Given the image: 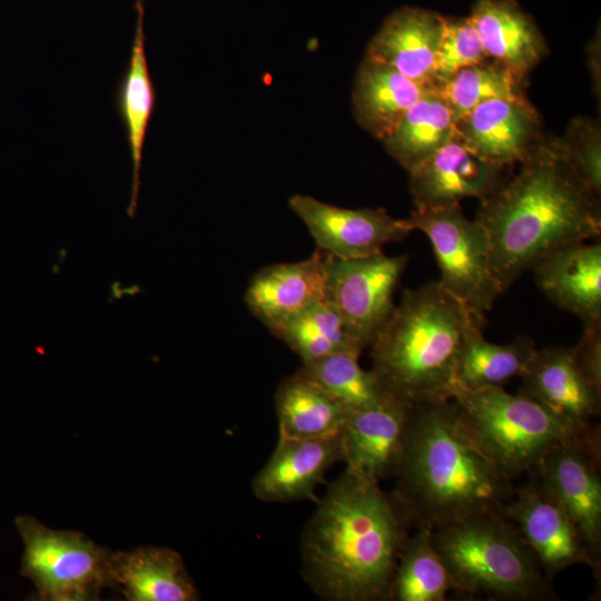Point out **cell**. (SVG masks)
Here are the masks:
<instances>
[{
    "instance_id": "obj_14",
    "label": "cell",
    "mask_w": 601,
    "mask_h": 601,
    "mask_svg": "<svg viewBox=\"0 0 601 601\" xmlns=\"http://www.w3.org/2000/svg\"><path fill=\"white\" fill-rule=\"evenodd\" d=\"M454 138L497 166L523 161L543 139L541 119L525 98L484 101L455 122Z\"/></svg>"
},
{
    "instance_id": "obj_5",
    "label": "cell",
    "mask_w": 601,
    "mask_h": 601,
    "mask_svg": "<svg viewBox=\"0 0 601 601\" xmlns=\"http://www.w3.org/2000/svg\"><path fill=\"white\" fill-rule=\"evenodd\" d=\"M452 591L503 601L560 600L510 520L481 512L432 530Z\"/></svg>"
},
{
    "instance_id": "obj_16",
    "label": "cell",
    "mask_w": 601,
    "mask_h": 601,
    "mask_svg": "<svg viewBox=\"0 0 601 601\" xmlns=\"http://www.w3.org/2000/svg\"><path fill=\"white\" fill-rule=\"evenodd\" d=\"M503 169L481 159L453 138L408 173L415 210L460 205L469 197L483 199L504 181Z\"/></svg>"
},
{
    "instance_id": "obj_9",
    "label": "cell",
    "mask_w": 601,
    "mask_h": 601,
    "mask_svg": "<svg viewBox=\"0 0 601 601\" xmlns=\"http://www.w3.org/2000/svg\"><path fill=\"white\" fill-rule=\"evenodd\" d=\"M407 263L406 255L383 252L346 260L326 254V298L363 349L371 346L393 313L394 290Z\"/></svg>"
},
{
    "instance_id": "obj_11",
    "label": "cell",
    "mask_w": 601,
    "mask_h": 601,
    "mask_svg": "<svg viewBox=\"0 0 601 601\" xmlns=\"http://www.w3.org/2000/svg\"><path fill=\"white\" fill-rule=\"evenodd\" d=\"M563 508L594 564L601 570L600 445L568 440L553 446L534 469Z\"/></svg>"
},
{
    "instance_id": "obj_6",
    "label": "cell",
    "mask_w": 601,
    "mask_h": 601,
    "mask_svg": "<svg viewBox=\"0 0 601 601\" xmlns=\"http://www.w3.org/2000/svg\"><path fill=\"white\" fill-rule=\"evenodd\" d=\"M452 398L486 454L510 480L535 469L556 444L578 440L546 408L521 393L456 386Z\"/></svg>"
},
{
    "instance_id": "obj_32",
    "label": "cell",
    "mask_w": 601,
    "mask_h": 601,
    "mask_svg": "<svg viewBox=\"0 0 601 601\" xmlns=\"http://www.w3.org/2000/svg\"><path fill=\"white\" fill-rule=\"evenodd\" d=\"M563 159L594 196H601V127L590 117L571 120L564 136L552 138Z\"/></svg>"
},
{
    "instance_id": "obj_21",
    "label": "cell",
    "mask_w": 601,
    "mask_h": 601,
    "mask_svg": "<svg viewBox=\"0 0 601 601\" xmlns=\"http://www.w3.org/2000/svg\"><path fill=\"white\" fill-rule=\"evenodd\" d=\"M469 20L487 57L522 81L548 52L536 23L514 0H477Z\"/></svg>"
},
{
    "instance_id": "obj_10",
    "label": "cell",
    "mask_w": 601,
    "mask_h": 601,
    "mask_svg": "<svg viewBox=\"0 0 601 601\" xmlns=\"http://www.w3.org/2000/svg\"><path fill=\"white\" fill-rule=\"evenodd\" d=\"M519 393L546 408L575 439L600 444L601 390L592 385L574 361L571 347L535 349L520 374Z\"/></svg>"
},
{
    "instance_id": "obj_4",
    "label": "cell",
    "mask_w": 601,
    "mask_h": 601,
    "mask_svg": "<svg viewBox=\"0 0 601 601\" xmlns=\"http://www.w3.org/2000/svg\"><path fill=\"white\" fill-rule=\"evenodd\" d=\"M484 326L436 282L405 289L371 344L372 371L384 390L412 405L452 398L465 334Z\"/></svg>"
},
{
    "instance_id": "obj_17",
    "label": "cell",
    "mask_w": 601,
    "mask_h": 601,
    "mask_svg": "<svg viewBox=\"0 0 601 601\" xmlns=\"http://www.w3.org/2000/svg\"><path fill=\"white\" fill-rule=\"evenodd\" d=\"M339 461L341 434L307 440L278 439L272 456L253 477L252 492L256 499L269 503L316 502V487Z\"/></svg>"
},
{
    "instance_id": "obj_22",
    "label": "cell",
    "mask_w": 601,
    "mask_h": 601,
    "mask_svg": "<svg viewBox=\"0 0 601 601\" xmlns=\"http://www.w3.org/2000/svg\"><path fill=\"white\" fill-rule=\"evenodd\" d=\"M112 588L129 601H196L198 590L181 555L171 549L141 546L112 552Z\"/></svg>"
},
{
    "instance_id": "obj_29",
    "label": "cell",
    "mask_w": 601,
    "mask_h": 601,
    "mask_svg": "<svg viewBox=\"0 0 601 601\" xmlns=\"http://www.w3.org/2000/svg\"><path fill=\"white\" fill-rule=\"evenodd\" d=\"M400 554L392 585V601H444L452 583L432 542V530L416 528Z\"/></svg>"
},
{
    "instance_id": "obj_20",
    "label": "cell",
    "mask_w": 601,
    "mask_h": 601,
    "mask_svg": "<svg viewBox=\"0 0 601 601\" xmlns=\"http://www.w3.org/2000/svg\"><path fill=\"white\" fill-rule=\"evenodd\" d=\"M542 293L583 325L601 323V244L572 243L559 247L531 268Z\"/></svg>"
},
{
    "instance_id": "obj_15",
    "label": "cell",
    "mask_w": 601,
    "mask_h": 601,
    "mask_svg": "<svg viewBox=\"0 0 601 601\" xmlns=\"http://www.w3.org/2000/svg\"><path fill=\"white\" fill-rule=\"evenodd\" d=\"M413 405L391 396L349 413L341 432L346 469L374 482L394 477L401 462Z\"/></svg>"
},
{
    "instance_id": "obj_3",
    "label": "cell",
    "mask_w": 601,
    "mask_h": 601,
    "mask_svg": "<svg viewBox=\"0 0 601 601\" xmlns=\"http://www.w3.org/2000/svg\"><path fill=\"white\" fill-rule=\"evenodd\" d=\"M392 491L413 526L434 530L500 514L514 486L486 454L453 398L413 405Z\"/></svg>"
},
{
    "instance_id": "obj_24",
    "label": "cell",
    "mask_w": 601,
    "mask_h": 601,
    "mask_svg": "<svg viewBox=\"0 0 601 601\" xmlns=\"http://www.w3.org/2000/svg\"><path fill=\"white\" fill-rule=\"evenodd\" d=\"M431 88L393 67L364 58L353 89L355 118L364 130L383 140Z\"/></svg>"
},
{
    "instance_id": "obj_31",
    "label": "cell",
    "mask_w": 601,
    "mask_h": 601,
    "mask_svg": "<svg viewBox=\"0 0 601 601\" xmlns=\"http://www.w3.org/2000/svg\"><path fill=\"white\" fill-rule=\"evenodd\" d=\"M524 81L492 59L464 67L437 87L456 122L477 105L497 98H525Z\"/></svg>"
},
{
    "instance_id": "obj_25",
    "label": "cell",
    "mask_w": 601,
    "mask_h": 601,
    "mask_svg": "<svg viewBox=\"0 0 601 601\" xmlns=\"http://www.w3.org/2000/svg\"><path fill=\"white\" fill-rule=\"evenodd\" d=\"M278 439L307 440L341 434L348 413L318 384L296 372L274 394Z\"/></svg>"
},
{
    "instance_id": "obj_30",
    "label": "cell",
    "mask_w": 601,
    "mask_h": 601,
    "mask_svg": "<svg viewBox=\"0 0 601 601\" xmlns=\"http://www.w3.org/2000/svg\"><path fill=\"white\" fill-rule=\"evenodd\" d=\"M359 355L335 353L303 364L297 372L318 384L349 414L376 406L392 396L372 370L359 365Z\"/></svg>"
},
{
    "instance_id": "obj_1",
    "label": "cell",
    "mask_w": 601,
    "mask_h": 601,
    "mask_svg": "<svg viewBox=\"0 0 601 601\" xmlns=\"http://www.w3.org/2000/svg\"><path fill=\"white\" fill-rule=\"evenodd\" d=\"M413 524L393 493L345 467L300 534V574L325 601H392Z\"/></svg>"
},
{
    "instance_id": "obj_34",
    "label": "cell",
    "mask_w": 601,
    "mask_h": 601,
    "mask_svg": "<svg viewBox=\"0 0 601 601\" xmlns=\"http://www.w3.org/2000/svg\"><path fill=\"white\" fill-rule=\"evenodd\" d=\"M571 349L583 375L601 390V323L584 324L582 335Z\"/></svg>"
},
{
    "instance_id": "obj_27",
    "label": "cell",
    "mask_w": 601,
    "mask_h": 601,
    "mask_svg": "<svg viewBox=\"0 0 601 601\" xmlns=\"http://www.w3.org/2000/svg\"><path fill=\"white\" fill-rule=\"evenodd\" d=\"M482 328L483 325L473 324L465 334L457 361L456 386L503 387L511 378L520 376L536 349L534 341L525 335L509 344L491 343Z\"/></svg>"
},
{
    "instance_id": "obj_2",
    "label": "cell",
    "mask_w": 601,
    "mask_h": 601,
    "mask_svg": "<svg viewBox=\"0 0 601 601\" xmlns=\"http://www.w3.org/2000/svg\"><path fill=\"white\" fill-rule=\"evenodd\" d=\"M516 175L481 199L475 219L486 230L492 269L505 292L550 252L601 235L600 198L544 138Z\"/></svg>"
},
{
    "instance_id": "obj_19",
    "label": "cell",
    "mask_w": 601,
    "mask_h": 601,
    "mask_svg": "<svg viewBox=\"0 0 601 601\" xmlns=\"http://www.w3.org/2000/svg\"><path fill=\"white\" fill-rule=\"evenodd\" d=\"M445 20L434 11L400 8L373 36L365 59L393 67L421 85L435 87L434 62Z\"/></svg>"
},
{
    "instance_id": "obj_26",
    "label": "cell",
    "mask_w": 601,
    "mask_h": 601,
    "mask_svg": "<svg viewBox=\"0 0 601 601\" xmlns=\"http://www.w3.org/2000/svg\"><path fill=\"white\" fill-rule=\"evenodd\" d=\"M455 122L437 87L428 89L382 140L387 152L408 173L454 138Z\"/></svg>"
},
{
    "instance_id": "obj_28",
    "label": "cell",
    "mask_w": 601,
    "mask_h": 601,
    "mask_svg": "<svg viewBox=\"0 0 601 601\" xmlns=\"http://www.w3.org/2000/svg\"><path fill=\"white\" fill-rule=\"evenodd\" d=\"M272 334L297 354L303 364L339 352L361 354L363 351L327 298L289 318Z\"/></svg>"
},
{
    "instance_id": "obj_12",
    "label": "cell",
    "mask_w": 601,
    "mask_h": 601,
    "mask_svg": "<svg viewBox=\"0 0 601 601\" xmlns=\"http://www.w3.org/2000/svg\"><path fill=\"white\" fill-rule=\"evenodd\" d=\"M528 483L514 487L500 514L518 528L534 553L545 578L552 582L561 571L594 564L570 518L533 469Z\"/></svg>"
},
{
    "instance_id": "obj_8",
    "label": "cell",
    "mask_w": 601,
    "mask_h": 601,
    "mask_svg": "<svg viewBox=\"0 0 601 601\" xmlns=\"http://www.w3.org/2000/svg\"><path fill=\"white\" fill-rule=\"evenodd\" d=\"M404 220L411 231L421 230L430 239L442 287L485 321V313L503 289L492 269L490 240L483 225L469 219L461 205L414 210Z\"/></svg>"
},
{
    "instance_id": "obj_23",
    "label": "cell",
    "mask_w": 601,
    "mask_h": 601,
    "mask_svg": "<svg viewBox=\"0 0 601 601\" xmlns=\"http://www.w3.org/2000/svg\"><path fill=\"white\" fill-rule=\"evenodd\" d=\"M136 27L130 56L116 89V107L122 121L132 162L131 193L127 214L135 216L140 188L142 150L150 118L156 106V91L149 73L144 33V6L136 4Z\"/></svg>"
},
{
    "instance_id": "obj_33",
    "label": "cell",
    "mask_w": 601,
    "mask_h": 601,
    "mask_svg": "<svg viewBox=\"0 0 601 601\" xmlns=\"http://www.w3.org/2000/svg\"><path fill=\"white\" fill-rule=\"evenodd\" d=\"M487 59L469 18L446 19L434 62L435 87H440L460 69Z\"/></svg>"
},
{
    "instance_id": "obj_13",
    "label": "cell",
    "mask_w": 601,
    "mask_h": 601,
    "mask_svg": "<svg viewBox=\"0 0 601 601\" xmlns=\"http://www.w3.org/2000/svg\"><path fill=\"white\" fill-rule=\"evenodd\" d=\"M321 250L338 259H357L382 253L384 245L401 240L411 230L383 208L349 209L306 195L288 200Z\"/></svg>"
},
{
    "instance_id": "obj_7",
    "label": "cell",
    "mask_w": 601,
    "mask_h": 601,
    "mask_svg": "<svg viewBox=\"0 0 601 601\" xmlns=\"http://www.w3.org/2000/svg\"><path fill=\"white\" fill-rule=\"evenodd\" d=\"M16 525L24 543L20 573L35 583L39 600H98L104 588H112L111 551L83 533L53 530L29 515H19Z\"/></svg>"
},
{
    "instance_id": "obj_35",
    "label": "cell",
    "mask_w": 601,
    "mask_h": 601,
    "mask_svg": "<svg viewBox=\"0 0 601 601\" xmlns=\"http://www.w3.org/2000/svg\"><path fill=\"white\" fill-rule=\"evenodd\" d=\"M600 32L591 40L587 48L588 53V68L592 76L593 90L598 98H600L601 92V69H600Z\"/></svg>"
},
{
    "instance_id": "obj_18",
    "label": "cell",
    "mask_w": 601,
    "mask_h": 601,
    "mask_svg": "<svg viewBox=\"0 0 601 601\" xmlns=\"http://www.w3.org/2000/svg\"><path fill=\"white\" fill-rule=\"evenodd\" d=\"M326 254L274 264L250 279L245 303L250 313L270 332L313 304L326 298Z\"/></svg>"
}]
</instances>
